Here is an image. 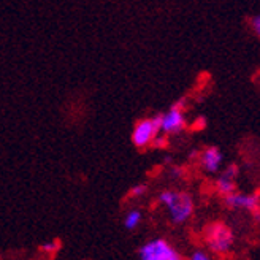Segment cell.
<instances>
[{
	"label": "cell",
	"mask_w": 260,
	"mask_h": 260,
	"mask_svg": "<svg viewBox=\"0 0 260 260\" xmlns=\"http://www.w3.org/2000/svg\"><path fill=\"white\" fill-rule=\"evenodd\" d=\"M159 202L168 210L170 219L175 224H183L193 213V200L189 193L176 190H164L159 195Z\"/></svg>",
	"instance_id": "cell-1"
},
{
	"label": "cell",
	"mask_w": 260,
	"mask_h": 260,
	"mask_svg": "<svg viewBox=\"0 0 260 260\" xmlns=\"http://www.w3.org/2000/svg\"><path fill=\"white\" fill-rule=\"evenodd\" d=\"M138 257L140 260H183V255L164 238L145 243L138 251Z\"/></svg>",
	"instance_id": "cell-2"
},
{
	"label": "cell",
	"mask_w": 260,
	"mask_h": 260,
	"mask_svg": "<svg viewBox=\"0 0 260 260\" xmlns=\"http://www.w3.org/2000/svg\"><path fill=\"white\" fill-rule=\"evenodd\" d=\"M160 134V116H154V118L141 119L137 122L132 132V141L137 148H145L148 145H152L154 138Z\"/></svg>",
	"instance_id": "cell-3"
},
{
	"label": "cell",
	"mask_w": 260,
	"mask_h": 260,
	"mask_svg": "<svg viewBox=\"0 0 260 260\" xmlns=\"http://www.w3.org/2000/svg\"><path fill=\"white\" fill-rule=\"evenodd\" d=\"M206 243L214 252H227L233 243V233L224 224H211L206 229Z\"/></svg>",
	"instance_id": "cell-4"
},
{
	"label": "cell",
	"mask_w": 260,
	"mask_h": 260,
	"mask_svg": "<svg viewBox=\"0 0 260 260\" xmlns=\"http://www.w3.org/2000/svg\"><path fill=\"white\" fill-rule=\"evenodd\" d=\"M183 103L184 100L176 102L175 105L160 116V132L164 135L168 134H178L181 128L184 127V113H183Z\"/></svg>",
	"instance_id": "cell-5"
},
{
	"label": "cell",
	"mask_w": 260,
	"mask_h": 260,
	"mask_svg": "<svg viewBox=\"0 0 260 260\" xmlns=\"http://www.w3.org/2000/svg\"><path fill=\"white\" fill-rule=\"evenodd\" d=\"M225 203L230 208H243V210H258V195H248V193H237L233 192L225 197Z\"/></svg>",
	"instance_id": "cell-6"
},
{
	"label": "cell",
	"mask_w": 260,
	"mask_h": 260,
	"mask_svg": "<svg viewBox=\"0 0 260 260\" xmlns=\"http://www.w3.org/2000/svg\"><path fill=\"white\" fill-rule=\"evenodd\" d=\"M238 175V167L237 165H229L227 170L220 175V178L217 179V189L222 195H230L235 192V183H233V179Z\"/></svg>",
	"instance_id": "cell-7"
},
{
	"label": "cell",
	"mask_w": 260,
	"mask_h": 260,
	"mask_svg": "<svg viewBox=\"0 0 260 260\" xmlns=\"http://www.w3.org/2000/svg\"><path fill=\"white\" fill-rule=\"evenodd\" d=\"M222 152H220L217 148H208L203 151L202 154V165L206 172L210 173H216L220 165H222Z\"/></svg>",
	"instance_id": "cell-8"
},
{
	"label": "cell",
	"mask_w": 260,
	"mask_h": 260,
	"mask_svg": "<svg viewBox=\"0 0 260 260\" xmlns=\"http://www.w3.org/2000/svg\"><path fill=\"white\" fill-rule=\"evenodd\" d=\"M141 219H143V214H141L140 210H130L124 216V227L128 229V230H134V229H137L140 225Z\"/></svg>",
	"instance_id": "cell-9"
},
{
	"label": "cell",
	"mask_w": 260,
	"mask_h": 260,
	"mask_svg": "<svg viewBox=\"0 0 260 260\" xmlns=\"http://www.w3.org/2000/svg\"><path fill=\"white\" fill-rule=\"evenodd\" d=\"M148 187L145 184H135L132 189H130V197H134V199H138V197H143V195L146 193Z\"/></svg>",
	"instance_id": "cell-10"
},
{
	"label": "cell",
	"mask_w": 260,
	"mask_h": 260,
	"mask_svg": "<svg viewBox=\"0 0 260 260\" xmlns=\"http://www.w3.org/2000/svg\"><path fill=\"white\" fill-rule=\"evenodd\" d=\"M59 249V243L57 241H46L42 244V251L45 252H54Z\"/></svg>",
	"instance_id": "cell-11"
},
{
	"label": "cell",
	"mask_w": 260,
	"mask_h": 260,
	"mask_svg": "<svg viewBox=\"0 0 260 260\" xmlns=\"http://www.w3.org/2000/svg\"><path fill=\"white\" fill-rule=\"evenodd\" d=\"M165 143H167V135H164V134H159L157 137L154 138V141H152V146H155V148H164V146H165Z\"/></svg>",
	"instance_id": "cell-12"
},
{
	"label": "cell",
	"mask_w": 260,
	"mask_h": 260,
	"mask_svg": "<svg viewBox=\"0 0 260 260\" xmlns=\"http://www.w3.org/2000/svg\"><path fill=\"white\" fill-rule=\"evenodd\" d=\"M189 260H211V258L208 257V254H205L203 251H197L189 257Z\"/></svg>",
	"instance_id": "cell-13"
},
{
	"label": "cell",
	"mask_w": 260,
	"mask_h": 260,
	"mask_svg": "<svg viewBox=\"0 0 260 260\" xmlns=\"http://www.w3.org/2000/svg\"><path fill=\"white\" fill-rule=\"evenodd\" d=\"M252 27H254V30L260 35V15L255 16V18L252 19Z\"/></svg>",
	"instance_id": "cell-14"
}]
</instances>
